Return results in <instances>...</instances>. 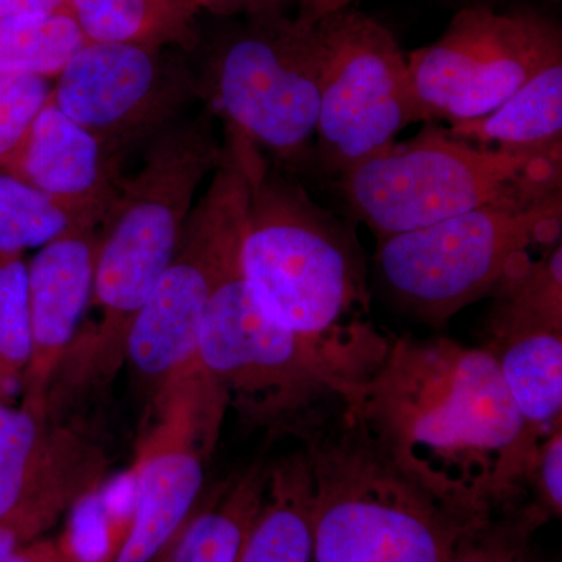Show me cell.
Here are the masks:
<instances>
[{"mask_svg": "<svg viewBox=\"0 0 562 562\" xmlns=\"http://www.w3.org/2000/svg\"><path fill=\"white\" fill-rule=\"evenodd\" d=\"M344 414L462 524L530 501L536 446L497 361L449 338L392 339Z\"/></svg>", "mask_w": 562, "mask_h": 562, "instance_id": "obj_1", "label": "cell"}, {"mask_svg": "<svg viewBox=\"0 0 562 562\" xmlns=\"http://www.w3.org/2000/svg\"><path fill=\"white\" fill-rule=\"evenodd\" d=\"M246 162L244 279L261 308L305 344L347 402L380 368L392 341L371 317L360 244L247 138Z\"/></svg>", "mask_w": 562, "mask_h": 562, "instance_id": "obj_2", "label": "cell"}, {"mask_svg": "<svg viewBox=\"0 0 562 562\" xmlns=\"http://www.w3.org/2000/svg\"><path fill=\"white\" fill-rule=\"evenodd\" d=\"M222 155L216 116L203 106L158 133L139 171L122 177L99 236L91 306L102 319L74 346V366L87 382H106L125 361L132 322L176 257L195 192Z\"/></svg>", "mask_w": 562, "mask_h": 562, "instance_id": "obj_3", "label": "cell"}, {"mask_svg": "<svg viewBox=\"0 0 562 562\" xmlns=\"http://www.w3.org/2000/svg\"><path fill=\"white\" fill-rule=\"evenodd\" d=\"M313 562H446L465 525L339 414L305 442Z\"/></svg>", "mask_w": 562, "mask_h": 562, "instance_id": "obj_4", "label": "cell"}, {"mask_svg": "<svg viewBox=\"0 0 562 562\" xmlns=\"http://www.w3.org/2000/svg\"><path fill=\"white\" fill-rule=\"evenodd\" d=\"M336 179L351 214L380 239L492 203L560 192L562 157L487 149L424 122L414 138Z\"/></svg>", "mask_w": 562, "mask_h": 562, "instance_id": "obj_5", "label": "cell"}, {"mask_svg": "<svg viewBox=\"0 0 562 562\" xmlns=\"http://www.w3.org/2000/svg\"><path fill=\"white\" fill-rule=\"evenodd\" d=\"M561 232L562 191L492 203L376 239V273L402 308L439 327L561 243Z\"/></svg>", "mask_w": 562, "mask_h": 562, "instance_id": "obj_6", "label": "cell"}, {"mask_svg": "<svg viewBox=\"0 0 562 562\" xmlns=\"http://www.w3.org/2000/svg\"><path fill=\"white\" fill-rule=\"evenodd\" d=\"M199 362L244 419L291 432L303 442L346 409L342 391L305 344L273 321L251 294L239 249L224 266L206 306Z\"/></svg>", "mask_w": 562, "mask_h": 562, "instance_id": "obj_7", "label": "cell"}, {"mask_svg": "<svg viewBox=\"0 0 562 562\" xmlns=\"http://www.w3.org/2000/svg\"><path fill=\"white\" fill-rule=\"evenodd\" d=\"M190 214L176 257L136 314L125 360L155 391V405L205 379L199 336L224 266L241 244L249 206L246 138L225 128L224 155Z\"/></svg>", "mask_w": 562, "mask_h": 562, "instance_id": "obj_8", "label": "cell"}, {"mask_svg": "<svg viewBox=\"0 0 562 562\" xmlns=\"http://www.w3.org/2000/svg\"><path fill=\"white\" fill-rule=\"evenodd\" d=\"M321 65L316 24L283 11L247 16L211 52L199 98L225 128L303 168L314 161Z\"/></svg>", "mask_w": 562, "mask_h": 562, "instance_id": "obj_9", "label": "cell"}, {"mask_svg": "<svg viewBox=\"0 0 562 562\" xmlns=\"http://www.w3.org/2000/svg\"><path fill=\"white\" fill-rule=\"evenodd\" d=\"M321 102L314 161L339 177L391 149L420 124L408 57L391 31L361 11L344 9L316 22Z\"/></svg>", "mask_w": 562, "mask_h": 562, "instance_id": "obj_10", "label": "cell"}, {"mask_svg": "<svg viewBox=\"0 0 562 562\" xmlns=\"http://www.w3.org/2000/svg\"><path fill=\"white\" fill-rule=\"evenodd\" d=\"M558 57L560 29L542 14L464 7L435 43L408 55L420 124L486 116Z\"/></svg>", "mask_w": 562, "mask_h": 562, "instance_id": "obj_11", "label": "cell"}, {"mask_svg": "<svg viewBox=\"0 0 562 562\" xmlns=\"http://www.w3.org/2000/svg\"><path fill=\"white\" fill-rule=\"evenodd\" d=\"M58 109L124 160L180 120L199 79L180 58L131 44L88 43L50 90Z\"/></svg>", "mask_w": 562, "mask_h": 562, "instance_id": "obj_12", "label": "cell"}, {"mask_svg": "<svg viewBox=\"0 0 562 562\" xmlns=\"http://www.w3.org/2000/svg\"><path fill=\"white\" fill-rule=\"evenodd\" d=\"M225 406L211 382L157 406L160 424L140 450L131 520L111 562H154L190 519Z\"/></svg>", "mask_w": 562, "mask_h": 562, "instance_id": "obj_13", "label": "cell"}, {"mask_svg": "<svg viewBox=\"0 0 562 562\" xmlns=\"http://www.w3.org/2000/svg\"><path fill=\"white\" fill-rule=\"evenodd\" d=\"M99 235L72 227L44 244L27 265L32 355L22 376V406L49 414L54 376L68 360L94 294Z\"/></svg>", "mask_w": 562, "mask_h": 562, "instance_id": "obj_14", "label": "cell"}, {"mask_svg": "<svg viewBox=\"0 0 562 562\" xmlns=\"http://www.w3.org/2000/svg\"><path fill=\"white\" fill-rule=\"evenodd\" d=\"M101 454L47 414L0 402V520L36 514L54 520L94 490Z\"/></svg>", "mask_w": 562, "mask_h": 562, "instance_id": "obj_15", "label": "cell"}, {"mask_svg": "<svg viewBox=\"0 0 562 562\" xmlns=\"http://www.w3.org/2000/svg\"><path fill=\"white\" fill-rule=\"evenodd\" d=\"M121 158L66 116L50 94L2 171L49 195L80 224L95 228L120 192Z\"/></svg>", "mask_w": 562, "mask_h": 562, "instance_id": "obj_16", "label": "cell"}, {"mask_svg": "<svg viewBox=\"0 0 562 562\" xmlns=\"http://www.w3.org/2000/svg\"><path fill=\"white\" fill-rule=\"evenodd\" d=\"M484 349L497 361L531 442L562 427V330L517 327L487 331Z\"/></svg>", "mask_w": 562, "mask_h": 562, "instance_id": "obj_17", "label": "cell"}, {"mask_svg": "<svg viewBox=\"0 0 562 562\" xmlns=\"http://www.w3.org/2000/svg\"><path fill=\"white\" fill-rule=\"evenodd\" d=\"M447 131L487 149L562 157V57L542 66L486 116Z\"/></svg>", "mask_w": 562, "mask_h": 562, "instance_id": "obj_18", "label": "cell"}, {"mask_svg": "<svg viewBox=\"0 0 562 562\" xmlns=\"http://www.w3.org/2000/svg\"><path fill=\"white\" fill-rule=\"evenodd\" d=\"M313 475L305 452L269 469L238 562H313Z\"/></svg>", "mask_w": 562, "mask_h": 562, "instance_id": "obj_19", "label": "cell"}, {"mask_svg": "<svg viewBox=\"0 0 562 562\" xmlns=\"http://www.w3.org/2000/svg\"><path fill=\"white\" fill-rule=\"evenodd\" d=\"M90 43L131 44L184 52L198 46V0H72Z\"/></svg>", "mask_w": 562, "mask_h": 562, "instance_id": "obj_20", "label": "cell"}, {"mask_svg": "<svg viewBox=\"0 0 562 562\" xmlns=\"http://www.w3.org/2000/svg\"><path fill=\"white\" fill-rule=\"evenodd\" d=\"M268 476L269 469L255 464L228 483L209 508L187 520L158 562H238Z\"/></svg>", "mask_w": 562, "mask_h": 562, "instance_id": "obj_21", "label": "cell"}, {"mask_svg": "<svg viewBox=\"0 0 562 562\" xmlns=\"http://www.w3.org/2000/svg\"><path fill=\"white\" fill-rule=\"evenodd\" d=\"M90 41L69 14H24L0 20V74L58 77Z\"/></svg>", "mask_w": 562, "mask_h": 562, "instance_id": "obj_22", "label": "cell"}, {"mask_svg": "<svg viewBox=\"0 0 562 562\" xmlns=\"http://www.w3.org/2000/svg\"><path fill=\"white\" fill-rule=\"evenodd\" d=\"M486 331L516 327L562 330V246L543 250L498 284Z\"/></svg>", "mask_w": 562, "mask_h": 562, "instance_id": "obj_23", "label": "cell"}, {"mask_svg": "<svg viewBox=\"0 0 562 562\" xmlns=\"http://www.w3.org/2000/svg\"><path fill=\"white\" fill-rule=\"evenodd\" d=\"M72 227L87 225L80 224L49 195L0 171V260L21 257L22 251L32 247H43Z\"/></svg>", "mask_w": 562, "mask_h": 562, "instance_id": "obj_24", "label": "cell"}, {"mask_svg": "<svg viewBox=\"0 0 562 562\" xmlns=\"http://www.w3.org/2000/svg\"><path fill=\"white\" fill-rule=\"evenodd\" d=\"M549 520L531 501L465 525L446 562H536L532 539Z\"/></svg>", "mask_w": 562, "mask_h": 562, "instance_id": "obj_25", "label": "cell"}, {"mask_svg": "<svg viewBox=\"0 0 562 562\" xmlns=\"http://www.w3.org/2000/svg\"><path fill=\"white\" fill-rule=\"evenodd\" d=\"M32 355L27 265L21 257L0 260V402L21 387Z\"/></svg>", "mask_w": 562, "mask_h": 562, "instance_id": "obj_26", "label": "cell"}, {"mask_svg": "<svg viewBox=\"0 0 562 562\" xmlns=\"http://www.w3.org/2000/svg\"><path fill=\"white\" fill-rule=\"evenodd\" d=\"M49 81L29 74H0V171L49 98Z\"/></svg>", "mask_w": 562, "mask_h": 562, "instance_id": "obj_27", "label": "cell"}, {"mask_svg": "<svg viewBox=\"0 0 562 562\" xmlns=\"http://www.w3.org/2000/svg\"><path fill=\"white\" fill-rule=\"evenodd\" d=\"M530 501L547 517L562 516V427L536 446L527 475Z\"/></svg>", "mask_w": 562, "mask_h": 562, "instance_id": "obj_28", "label": "cell"}, {"mask_svg": "<svg viewBox=\"0 0 562 562\" xmlns=\"http://www.w3.org/2000/svg\"><path fill=\"white\" fill-rule=\"evenodd\" d=\"M49 525V519L36 514H22L13 519L0 520V562L9 560L11 554L33 541Z\"/></svg>", "mask_w": 562, "mask_h": 562, "instance_id": "obj_29", "label": "cell"}, {"mask_svg": "<svg viewBox=\"0 0 562 562\" xmlns=\"http://www.w3.org/2000/svg\"><path fill=\"white\" fill-rule=\"evenodd\" d=\"M291 0H198L201 9L211 11L221 16H233V14H246V16H257V14L273 13V11H283Z\"/></svg>", "mask_w": 562, "mask_h": 562, "instance_id": "obj_30", "label": "cell"}, {"mask_svg": "<svg viewBox=\"0 0 562 562\" xmlns=\"http://www.w3.org/2000/svg\"><path fill=\"white\" fill-rule=\"evenodd\" d=\"M24 14H74L72 0H0V20Z\"/></svg>", "mask_w": 562, "mask_h": 562, "instance_id": "obj_31", "label": "cell"}, {"mask_svg": "<svg viewBox=\"0 0 562 562\" xmlns=\"http://www.w3.org/2000/svg\"><path fill=\"white\" fill-rule=\"evenodd\" d=\"M5 562H76L65 539L60 541H33L25 543Z\"/></svg>", "mask_w": 562, "mask_h": 562, "instance_id": "obj_32", "label": "cell"}, {"mask_svg": "<svg viewBox=\"0 0 562 562\" xmlns=\"http://www.w3.org/2000/svg\"><path fill=\"white\" fill-rule=\"evenodd\" d=\"M355 0H301L299 16L302 21L316 24L322 18L335 13V11L349 9Z\"/></svg>", "mask_w": 562, "mask_h": 562, "instance_id": "obj_33", "label": "cell"}, {"mask_svg": "<svg viewBox=\"0 0 562 562\" xmlns=\"http://www.w3.org/2000/svg\"><path fill=\"white\" fill-rule=\"evenodd\" d=\"M491 0H472L469 5H490Z\"/></svg>", "mask_w": 562, "mask_h": 562, "instance_id": "obj_34", "label": "cell"}]
</instances>
